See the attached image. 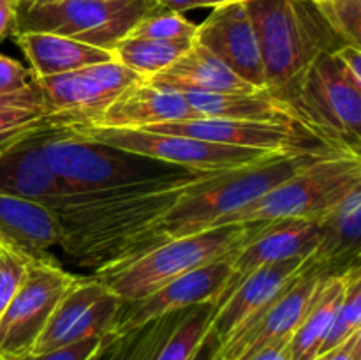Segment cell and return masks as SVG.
<instances>
[{"instance_id": "6da1fadb", "label": "cell", "mask_w": 361, "mask_h": 360, "mask_svg": "<svg viewBox=\"0 0 361 360\" xmlns=\"http://www.w3.org/2000/svg\"><path fill=\"white\" fill-rule=\"evenodd\" d=\"M204 173L210 172L63 194L42 205L59 221V246L69 260L99 272L120 267L164 242L157 235L159 224L183 191Z\"/></svg>"}, {"instance_id": "7a4b0ae2", "label": "cell", "mask_w": 361, "mask_h": 360, "mask_svg": "<svg viewBox=\"0 0 361 360\" xmlns=\"http://www.w3.org/2000/svg\"><path fill=\"white\" fill-rule=\"evenodd\" d=\"M264 69V90L291 108L317 56L345 46L314 0H245ZM291 112V109H289Z\"/></svg>"}, {"instance_id": "3957f363", "label": "cell", "mask_w": 361, "mask_h": 360, "mask_svg": "<svg viewBox=\"0 0 361 360\" xmlns=\"http://www.w3.org/2000/svg\"><path fill=\"white\" fill-rule=\"evenodd\" d=\"M331 148L296 150L268 161L228 172H210L194 180L169 208L157 228L162 240L192 235L203 229L222 226L224 221L274 187L288 180L302 166L316 161Z\"/></svg>"}, {"instance_id": "277c9868", "label": "cell", "mask_w": 361, "mask_h": 360, "mask_svg": "<svg viewBox=\"0 0 361 360\" xmlns=\"http://www.w3.org/2000/svg\"><path fill=\"white\" fill-rule=\"evenodd\" d=\"M259 226L261 222H233L168 239L120 267L94 272V275L122 302L143 299L187 272L219 260H231Z\"/></svg>"}, {"instance_id": "5b68a950", "label": "cell", "mask_w": 361, "mask_h": 360, "mask_svg": "<svg viewBox=\"0 0 361 360\" xmlns=\"http://www.w3.org/2000/svg\"><path fill=\"white\" fill-rule=\"evenodd\" d=\"M291 115L324 147L361 155V83L337 53L317 56L303 74Z\"/></svg>"}, {"instance_id": "8992f818", "label": "cell", "mask_w": 361, "mask_h": 360, "mask_svg": "<svg viewBox=\"0 0 361 360\" xmlns=\"http://www.w3.org/2000/svg\"><path fill=\"white\" fill-rule=\"evenodd\" d=\"M42 152L66 194L111 189L192 172L122 148L85 140L69 133L66 127L53 124L42 140Z\"/></svg>"}, {"instance_id": "52a82bcc", "label": "cell", "mask_w": 361, "mask_h": 360, "mask_svg": "<svg viewBox=\"0 0 361 360\" xmlns=\"http://www.w3.org/2000/svg\"><path fill=\"white\" fill-rule=\"evenodd\" d=\"M358 187H361V155L328 152L226 219L224 224L279 219L321 221Z\"/></svg>"}, {"instance_id": "ba28073f", "label": "cell", "mask_w": 361, "mask_h": 360, "mask_svg": "<svg viewBox=\"0 0 361 360\" xmlns=\"http://www.w3.org/2000/svg\"><path fill=\"white\" fill-rule=\"evenodd\" d=\"M159 7L157 0H55L18 4L14 34L49 32L109 49L127 37L134 25Z\"/></svg>"}, {"instance_id": "9c48e42d", "label": "cell", "mask_w": 361, "mask_h": 360, "mask_svg": "<svg viewBox=\"0 0 361 360\" xmlns=\"http://www.w3.org/2000/svg\"><path fill=\"white\" fill-rule=\"evenodd\" d=\"M69 133L85 140L122 148L155 161L168 162L192 172H228L268 161L288 152L257 150V148L229 147L196 138L159 134L145 129H111V127H66ZM296 152V150H295Z\"/></svg>"}, {"instance_id": "30bf717a", "label": "cell", "mask_w": 361, "mask_h": 360, "mask_svg": "<svg viewBox=\"0 0 361 360\" xmlns=\"http://www.w3.org/2000/svg\"><path fill=\"white\" fill-rule=\"evenodd\" d=\"M74 277L49 254L28 261L23 282L0 314V360H14L32 352Z\"/></svg>"}, {"instance_id": "8fae6325", "label": "cell", "mask_w": 361, "mask_h": 360, "mask_svg": "<svg viewBox=\"0 0 361 360\" xmlns=\"http://www.w3.org/2000/svg\"><path fill=\"white\" fill-rule=\"evenodd\" d=\"M214 302L154 318L116 337H102L97 360H189L210 330Z\"/></svg>"}, {"instance_id": "7c38bea8", "label": "cell", "mask_w": 361, "mask_h": 360, "mask_svg": "<svg viewBox=\"0 0 361 360\" xmlns=\"http://www.w3.org/2000/svg\"><path fill=\"white\" fill-rule=\"evenodd\" d=\"M145 80L116 60L55 76L35 78L44 113L53 126H71L78 120L104 109L122 92Z\"/></svg>"}, {"instance_id": "4fadbf2b", "label": "cell", "mask_w": 361, "mask_h": 360, "mask_svg": "<svg viewBox=\"0 0 361 360\" xmlns=\"http://www.w3.org/2000/svg\"><path fill=\"white\" fill-rule=\"evenodd\" d=\"M334 275L316 260L312 253V260L305 270L267 309L261 311L249 325L236 330L222 342L219 360H245L263 346L282 339H291L321 289Z\"/></svg>"}, {"instance_id": "5bb4252c", "label": "cell", "mask_w": 361, "mask_h": 360, "mask_svg": "<svg viewBox=\"0 0 361 360\" xmlns=\"http://www.w3.org/2000/svg\"><path fill=\"white\" fill-rule=\"evenodd\" d=\"M145 131L159 134L196 138L229 147L257 148L270 152H295L328 148L298 124L257 122V120L190 119L157 124Z\"/></svg>"}, {"instance_id": "9a60e30c", "label": "cell", "mask_w": 361, "mask_h": 360, "mask_svg": "<svg viewBox=\"0 0 361 360\" xmlns=\"http://www.w3.org/2000/svg\"><path fill=\"white\" fill-rule=\"evenodd\" d=\"M231 275V260H219L166 282L150 295L120 302L115 323L104 337H116L154 318L201 302H217Z\"/></svg>"}, {"instance_id": "2e32d148", "label": "cell", "mask_w": 361, "mask_h": 360, "mask_svg": "<svg viewBox=\"0 0 361 360\" xmlns=\"http://www.w3.org/2000/svg\"><path fill=\"white\" fill-rule=\"evenodd\" d=\"M207 20L197 25L194 42L221 59L236 76L264 90V69L256 30L243 2L212 7Z\"/></svg>"}, {"instance_id": "e0dca14e", "label": "cell", "mask_w": 361, "mask_h": 360, "mask_svg": "<svg viewBox=\"0 0 361 360\" xmlns=\"http://www.w3.org/2000/svg\"><path fill=\"white\" fill-rule=\"evenodd\" d=\"M319 240V221L279 219L261 222L259 229L231 258V275L226 288L219 295L215 307L221 306L231 295L233 289L254 270L275 261L310 256L316 251Z\"/></svg>"}, {"instance_id": "ac0fdd59", "label": "cell", "mask_w": 361, "mask_h": 360, "mask_svg": "<svg viewBox=\"0 0 361 360\" xmlns=\"http://www.w3.org/2000/svg\"><path fill=\"white\" fill-rule=\"evenodd\" d=\"M200 119L176 88L157 87L141 80L127 88L104 109L60 127H111V129H147L166 122Z\"/></svg>"}, {"instance_id": "d6986e66", "label": "cell", "mask_w": 361, "mask_h": 360, "mask_svg": "<svg viewBox=\"0 0 361 360\" xmlns=\"http://www.w3.org/2000/svg\"><path fill=\"white\" fill-rule=\"evenodd\" d=\"M312 260V254L305 258H291V260L275 261L264 265L247 275L231 295L219 307H215L212 328L217 332L221 341L236 330L249 325L261 311L267 309L303 270Z\"/></svg>"}, {"instance_id": "ffe728a7", "label": "cell", "mask_w": 361, "mask_h": 360, "mask_svg": "<svg viewBox=\"0 0 361 360\" xmlns=\"http://www.w3.org/2000/svg\"><path fill=\"white\" fill-rule=\"evenodd\" d=\"M60 226L53 212L37 201L0 194V247L25 260L59 246Z\"/></svg>"}, {"instance_id": "44dd1931", "label": "cell", "mask_w": 361, "mask_h": 360, "mask_svg": "<svg viewBox=\"0 0 361 360\" xmlns=\"http://www.w3.org/2000/svg\"><path fill=\"white\" fill-rule=\"evenodd\" d=\"M51 124L21 141L0 157V194L46 203L66 194L42 152V140Z\"/></svg>"}, {"instance_id": "7402d4cb", "label": "cell", "mask_w": 361, "mask_h": 360, "mask_svg": "<svg viewBox=\"0 0 361 360\" xmlns=\"http://www.w3.org/2000/svg\"><path fill=\"white\" fill-rule=\"evenodd\" d=\"M13 37L28 60L32 80L115 60V55L109 49L97 48L66 35L49 32H21Z\"/></svg>"}, {"instance_id": "603a6c76", "label": "cell", "mask_w": 361, "mask_h": 360, "mask_svg": "<svg viewBox=\"0 0 361 360\" xmlns=\"http://www.w3.org/2000/svg\"><path fill=\"white\" fill-rule=\"evenodd\" d=\"M157 87L176 88V90L222 92V94H254L256 87L236 76L221 59L203 46L192 42L180 59L168 69L150 78Z\"/></svg>"}, {"instance_id": "cb8c5ba5", "label": "cell", "mask_w": 361, "mask_h": 360, "mask_svg": "<svg viewBox=\"0 0 361 360\" xmlns=\"http://www.w3.org/2000/svg\"><path fill=\"white\" fill-rule=\"evenodd\" d=\"M321 240L314 256L331 274L342 275L360 267L361 187L344 198L319 221Z\"/></svg>"}, {"instance_id": "d4e9b609", "label": "cell", "mask_w": 361, "mask_h": 360, "mask_svg": "<svg viewBox=\"0 0 361 360\" xmlns=\"http://www.w3.org/2000/svg\"><path fill=\"white\" fill-rule=\"evenodd\" d=\"M200 119L257 120V122L298 124L282 102L267 90L254 94H222V92L180 90ZM300 126V124H298Z\"/></svg>"}, {"instance_id": "484cf974", "label": "cell", "mask_w": 361, "mask_h": 360, "mask_svg": "<svg viewBox=\"0 0 361 360\" xmlns=\"http://www.w3.org/2000/svg\"><path fill=\"white\" fill-rule=\"evenodd\" d=\"M108 292V286L95 275L92 277H78L76 275L56 302L44 330L41 332L30 353H44L66 344L67 335L76 327L78 321Z\"/></svg>"}, {"instance_id": "4316f807", "label": "cell", "mask_w": 361, "mask_h": 360, "mask_svg": "<svg viewBox=\"0 0 361 360\" xmlns=\"http://www.w3.org/2000/svg\"><path fill=\"white\" fill-rule=\"evenodd\" d=\"M351 270L342 275H334L321 289L317 299L307 311L302 323L298 325L295 334L289 339L288 348L291 360H314L319 355L321 344H323L324 337L330 330L335 311H337L338 304L344 296Z\"/></svg>"}, {"instance_id": "83f0119b", "label": "cell", "mask_w": 361, "mask_h": 360, "mask_svg": "<svg viewBox=\"0 0 361 360\" xmlns=\"http://www.w3.org/2000/svg\"><path fill=\"white\" fill-rule=\"evenodd\" d=\"M194 41H155V39L123 37L113 46L116 62L134 71L145 80L168 69L176 59L192 46Z\"/></svg>"}, {"instance_id": "f1b7e54d", "label": "cell", "mask_w": 361, "mask_h": 360, "mask_svg": "<svg viewBox=\"0 0 361 360\" xmlns=\"http://www.w3.org/2000/svg\"><path fill=\"white\" fill-rule=\"evenodd\" d=\"M361 330V270L360 267L353 268L349 274L348 286L344 296L335 311L334 321L330 325L326 337L321 344L319 355L324 352L337 348L338 344L348 341L353 334Z\"/></svg>"}, {"instance_id": "f546056e", "label": "cell", "mask_w": 361, "mask_h": 360, "mask_svg": "<svg viewBox=\"0 0 361 360\" xmlns=\"http://www.w3.org/2000/svg\"><path fill=\"white\" fill-rule=\"evenodd\" d=\"M196 30L197 25L187 20L183 14L159 6L134 25L133 30L129 32V37L155 39V41H194Z\"/></svg>"}, {"instance_id": "4dcf8cb0", "label": "cell", "mask_w": 361, "mask_h": 360, "mask_svg": "<svg viewBox=\"0 0 361 360\" xmlns=\"http://www.w3.org/2000/svg\"><path fill=\"white\" fill-rule=\"evenodd\" d=\"M321 13L345 44H361V0H324L317 2Z\"/></svg>"}, {"instance_id": "1f68e13d", "label": "cell", "mask_w": 361, "mask_h": 360, "mask_svg": "<svg viewBox=\"0 0 361 360\" xmlns=\"http://www.w3.org/2000/svg\"><path fill=\"white\" fill-rule=\"evenodd\" d=\"M28 261L30 260H25L16 254L0 253V314L6 311L23 282Z\"/></svg>"}, {"instance_id": "d6a6232c", "label": "cell", "mask_w": 361, "mask_h": 360, "mask_svg": "<svg viewBox=\"0 0 361 360\" xmlns=\"http://www.w3.org/2000/svg\"><path fill=\"white\" fill-rule=\"evenodd\" d=\"M49 120L41 109H13L0 112V141L27 131L48 126Z\"/></svg>"}, {"instance_id": "836d02e7", "label": "cell", "mask_w": 361, "mask_h": 360, "mask_svg": "<svg viewBox=\"0 0 361 360\" xmlns=\"http://www.w3.org/2000/svg\"><path fill=\"white\" fill-rule=\"evenodd\" d=\"M102 337H88L44 353H27L14 360H92L99 352Z\"/></svg>"}, {"instance_id": "e575fe53", "label": "cell", "mask_w": 361, "mask_h": 360, "mask_svg": "<svg viewBox=\"0 0 361 360\" xmlns=\"http://www.w3.org/2000/svg\"><path fill=\"white\" fill-rule=\"evenodd\" d=\"M32 85L30 71L7 55H0V94H11Z\"/></svg>"}, {"instance_id": "d590c367", "label": "cell", "mask_w": 361, "mask_h": 360, "mask_svg": "<svg viewBox=\"0 0 361 360\" xmlns=\"http://www.w3.org/2000/svg\"><path fill=\"white\" fill-rule=\"evenodd\" d=\"M314 360H361V330L353 334L337 348L317 355Z\"/></svg>"}, {"instance_id": "8d00e7d4", "label": "cell", "mask_w": 361, "mask_h": 360, "mask_svg": "<svg viewBox=\"0 0 361 360\" xmlns=\"http://www.w3.org/2000/svg\"><path fill=\"white\" fill-rule=\"evenodd\" d=\"M222 348V341L217 335V332L210 327V330L207 332L204 339L201 341V344L197 346L196 352L192 353L189 360H217L219 352Z\"/></svg>"}, {"instance_id": "74e56055", "label": "cell", "mask_w": 361, "mask_h": 360, "mask_svg": "<svg viewBox=\"0 0 361 360\" xmlns=\"http://www.w3.org/2000/svg\"><path fill=\"white\" fill-rule=\"evenodd\" d=\"M288 344H289V339L275 341L271 342V344H267L261 349H257L256 353L247 356L245 360H291Z\"/></svg>"}, {"instance_id": "f35d334b", "label": "cell", "mask_w": 361, "mask_h": 360, "mask_svg": "<svg viewBox=\"0 0 361 360\" xmlns=\"http://www.w3.org/2000/svg\"><path fill=\"white\" fill-rule=\"evenodd\" d=\"M337 53L338 60L342 62V66L351 73V76L355 78L356 81L361 83V48H356V46L345 44L342 46Z\"/></svg>"}, {"instance_id": "ab89813d", "label": "cell", "mask_w": 361, "mask_h": 360, "mask_svg": "<svg viewBox=\"0 0 361 360\" xmlns=\"http://www.w3.org/2000/svg\"><path fill=\"white\" fill-rule=\"evenodd\" d=\"M16 11L18 0H7L0 4V42L13 35L14 25H16Z\"/></svg>"}, {"instance_id": "60d3db41", "label": "cell", "mask_w": 361, "mask_h": 360, "mask_svg": "<svg viewBox=\"0 0 361 360\" xmlns=\"http://www.w3.org/2000/svg\"><path fill=\"white\" fill-rule=\"evenodd\" d=\"M159 6L164 9L175 11V13H187L190 9H200V7H210L208 0H157Z\"/></svg>"}, {"instance_id": "b9f144b4", "label": "cell", "mask_w": 361, "mask_h": 360, "mask_svg": "<svg viewBox=\"0 0 361 360\" xmlns=\"http://www.w3.org/2000/svg\"><path fill=\"white\" fill-rule=\"evenodd\" d=\"M51 124V122H49ZM48 124V126H49ZM46 127V126H44ZM44 127H39V129H44ZM39 129H34V131H27V133H21V134H16V136H11V138H6V140H2L0 141V157H2V155H6L7 152L9 150H13L14 147H18V145L21 143V141H25L27 140L28 136H30V134H34L35 131H39Z\"/></svg>"}, {"instance_id": "7bdbcfd3", "label": "cell", "mask_w": 361, "mask_h": 360, "mask_svg": "<svg viewBox=\"0 0 361 360\" xmlns=\"http://www.w3.org/2000/svg\"><path fill=\"white\" fill-rule=\"evenodd\" d=\"M210 2V7H217L222 6V4H229V2H245V0H208Z\"/></svg>"}, {"instance_id": "ee69618b", "label": "cell", "mask_w": 361, "mask_h": 360, "mask_svg": "<svg viewBox=\"0 0 361 360\" xmlns=\"http://www.w3.org/2000/svg\"><path fill=\"white\" fill-rule=\"evenodd\" d=\"M37 0H18V4H21V6H32V4H35Z\"/></svg>"}, {"instance_id": "f6af8a7d", "label": "cell", "mask_w": 361, "mask_h": 360, "mask_svg": "<svg viewBox=\"0 0 361 360\" xmlns=\"http://www.w3.org/2000/svg\"><path fill=\"white\" fill-rule=\"evenodd\" d=\"M46 2H55V0H39V2L35 4H46ZM32 6H34V4H32Z\"/></svg>"}, {"instance_id": "bcb514c9", "label": "cell", "mask_w": 361, "mask_h": 360, "mask_svg": "<svg viewBox=\"0 0 361 360\" xmlns=\"http://www.w3.org/2000/svg\"><path fill=\"white\" fill-rule=\"evenodd\" d=\"M0 253H7V251H4V249H2V247H0Z\"/></svg>"}, {"instance_id": "7dc6e473", "label": "cell", "mask_w": 361, "mask_h": 360, "mask_svg": "<svg viewBox=\"0 0 361 360\" xmlns=\"http://www.w3.org/2000/svg\"><path fill=\"white\" fill-rule=\"evenodd\" d=\"M314 2H324V0H314Z\"/></svg>"}, {"instance_id": "c3c4849f", "label": "cell", "mask_w": 361, "mask_h": 360, "mask_svg": "<svg viewBox=\"0 0 361 360\" xmlns=\"http://www.w3.org/2000/svg\"><path fill=\"white\" fill-rule=\"evenodd\" d=\"M4 2H7V0H0V4H4Z\"/></svg>"}, {"instance_id": "681fc988", "label": "cell", "mask_w": 361, "mask_h": 360, "mask_svg": "<svg viewBox=\"0 0 361 360\" xmlns=\"http://www.w3.org/2000/svg\"><path fill=\"white\" fill-rule=\"evenodd\" d=\"M92 360H97V359H95V356H94V359H92Z\"/></svg>"}, {"instance_id": "f907efd6", "label": "cell", "mask_w": 361, "mask_h": 360, "mask_svg": "<svg viewBox=\"0 0 361 360\" xmlns=\"http://www.w3.org/2000/svg\"><path fill=\"white\" fill-rule=\"evenodd\" d=\"M217 360H219V356H217Z\"/></svg>"}, {"instance_id": "816d5d0a", "label": "cell", "mask_w": 361, "mask_h": 360, "mask_svg": "<svg viewBox=\"0 0 361 360\" xmlns=\"http://www.w3.org/2000/svg\"><path fill=\"white\" fill-rule=\"evenodd\" d=\"M37 2H39V0H37Z\"/></svg>"}]
</instances>
